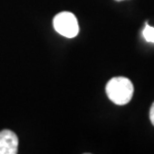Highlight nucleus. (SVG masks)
Returning a JSON list of instances; mask_svg holds the SVG:
<instances>
[{
	"mask_svg": "<svg viewBox=\"0 0 154 154\" xmlns=\"http://www.w3.org/2000/svg\"><path fill=\"white\" fill-rule=\"evenodd\" d=\"M133 92V84L126 77H114L106 84L107 96L117 105H125L130 102Z\"/></svg>",
	"mask_w": 154,
	"mask_h": 154,
	"instance_id": "f257e3e1",
	"label": "nucleus"
},
{
	"mask_svg": "<svg viewBox=\"0 0 154 154\" xmlns=\"http://www.w3.org/2000/svg\"><path fill=\"white\" fill-rule=\"evenodd\" d=\"M53 27L60 35L67 38H73L78 34L79 25L77 18L71 12L63 11L53 18Z\"/></svg>",
	"mask_w": 154,
	"mask_h": 154,
	"instance_id": "f03ea898",
	"label": "nucleus"
},
{
	"mask_svg": "<svg viewBox=\"0 0 154 154\" xmlns=\"http://www.w3.org/2000/svg\"><path fill=\"white\" fill-rule=\"evenodd\" d=\"M17 149V135L7 129L0 131V154H16Z\"/></svg>",
	"mask_w": 154,
	"mask_h": 154,
	"instance_id": "7ed1b4c3",
	"label": "nucleus"
},
{
	"mask_svg": "<svg viewBox=\"0 0 154 154\" xmlns=\"http://www.w3.org/2000/svg\"><path fill=\"white\" fill-rule=\"evenodd\" d=\"M143 37L147 42L154 43V27L146 24L143 29Z\"/></svg>",
	"mask_w": 154,
	"mask_h": 154,
	"instance_id": "20e7f679",
	"label": "nucleus"
},
{
	"mask_svg": "<svg viewBox=\"0 0 154 154\" xmlns=\"http://www.w3.org/2000/svg\"><path fill=\"white\" fill-rule=\"evenodd\" d=\"M149 116H150V121L154 126V102L151 105V108H150V112H149Z\"/></svg>",
	"mask_w": 154,
	"mask_h": 154,
	"instance_id": "39448f33",
	"label": "nucleus"
},
{
	"mask_svg": "<svg viewBox=\"0 0 154 154\" xmlns=\"http://www.w3.org/2000/svg\"><path fill=\"white\" fill-rule=\"evenodd\" d=\"M117 1H121V0H117Z\"/></svg>",
	"mask_w": 154,
	"mask_h": 154,
	"instance_id": "423d86ee",
	"label": "nucleus"
}]
</instances>
